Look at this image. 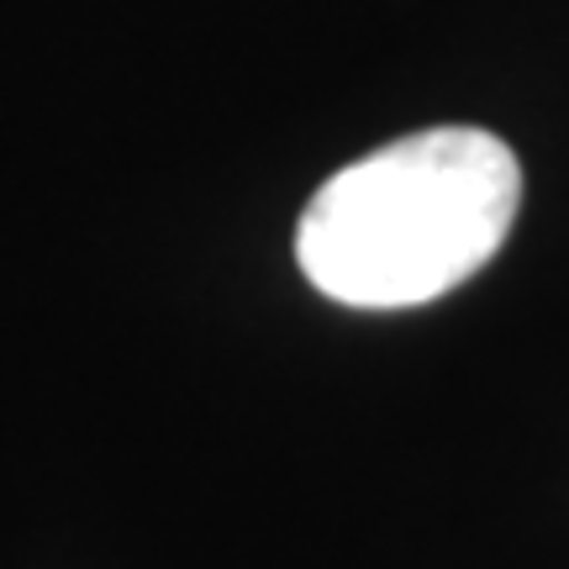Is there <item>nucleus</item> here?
<instances>
[{"instance_id": "f257e3e1", "label": "nucleus", "mask_w": 569, "mask_h": 569, "mask_svg": "<svg viewBox=\"0 0 569 569\" xmlns=\"http://www.w3.org/2000/svg\"><path fill=\"white\" fill-rule=\"evenodd\" d=\"M522 206V163L486 127H427L338 169L296 227L301 274L365 311L448 296L496 259Z\"/></svg>"}]
</instances>
